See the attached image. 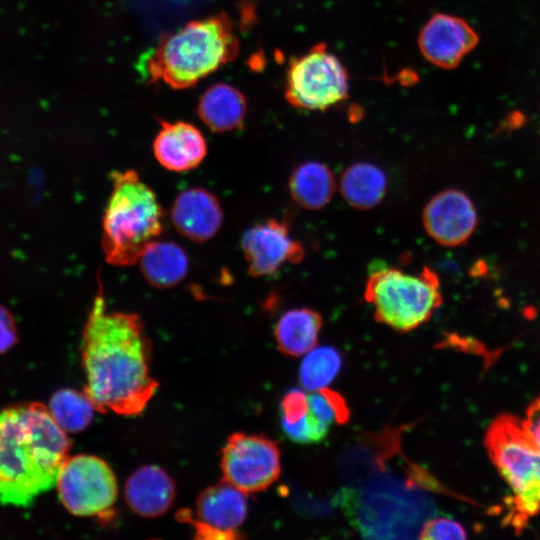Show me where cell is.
I'll return each mask as SVG.
<instances>
[{"label":"cell","instance_id":"obj_1","mask_svg":"<svg viewBox=\"0 0 540 540\" xmlns=\"http://www.w3.org/2000/svg\"><path fill=\"white\" fill-rule=\"evenodd\" d=\"M84 392L99 412L140 414L158 382L150 372L151 345L141 318L109 310L102 286L94 297L82 336Z\"/></svg>","mask_w":540,"mask_h":540},{"label":"cell","instance_id":"obj_2","mask_svg":"<svg viewBox=\"0 0 540 540\" xmlns=\"http://www.w3.org/2000/svg\"><path fill=\"white\" fill-rule=\"evenodd\" d=\"M70 440L40 404L0 412V504L28 506L56 485Z\"/></svg>","mask_w":540,"mask_h":540},{"label":"cell","instance_id":"obj_3","mask_svg":"<svg viewBox=\"0 0 540 540\" xmlns=\"http://www.w3.org/2000/svg\"><path fill=\"white\" fill-rule=\"evenodd\" d=\"M239 40L228 15L193 20L161 37L142 60L149 82L189 88L233 61Z\"/></svg>","mask_w":540,"mask_h":540},{"label":"cell","instance_id":"obj_4","mask_svg":"<svg viewBox=\"0 0 540 540\" xmlns=\"http://www.w3.org/2000/svg\"><path fill=\"white\" fill-rule=\"evenodd\" d=\"M111 180L102 218L101 247L107 263L130 266L160 235L163 212L155 192L136 171L113 172Z\"/></svg>","mask_w":540,"mask_h":540},{"label":"cell","instance_id":"obj_5","mask_svg":"<svg viewBox=\"0 0 540 540\" xmlns=\"http://www.w3.org/2000/svg\"><path fill=\"white\" fill-rule=\"evenodd\" d=\"M485 447L513 493L507 520L520 531L540 511V446L523 421L502 414L489 426Z\"/></svg>","mask_w":540,"mask_h":540},{"label":"cell","instance_id":"obj_6","mask_svg":"<svg viewBox=\"0 0 540 540\" xmlns=\"http://www.w3.org/2000/svg\"><path fill=\"white\" fill-rule=\"evenodd\" d=\"M364 299L374 318L397 332H410L426 323L442 304L439 281L429 268L418 274L377 266L366 281Z\"/></svg>","mask_w":540,"mask_h":540},{"label":"cell","instance_id":"obj_7","mask_svg":"<svg viewBox=\"0 0 540 540\" xmlns=\"http://www.w3.org/2000/svg\"><path fill=\"white\" fill-rule=\"evenodd\" d=\"M348 79L341 61L320 43L290 60L284 96L294 107L325 110L348 98Z\"/></svg>","mask_w":540,"mask_h":540},{"label":"cell","instance_id":"obj_8","mask_svg":"<svg viewBox=\"0 0 540 540\" xmlns=\"http://www.w3.org/2000/svg\"><path fill=\"white\" fill-rule=\"evenodd\" d=\"M55 486L63 506L76 516H107L117 501L116 476L108 463L94 455L67 457Z\"/></svg>","mask_w":540,"mask_h":540},{"label":"cell","instance_id":"obj_9","mask_svg":"<svg viewBox=\"0 0 540 540\" xmlns=\"http://www.w3.org/2000/svg\"><path fill=\"white\" fill-rule=\"evenodd\" d=\"M220 465L223 480L246 494L257 493L279 478L281 453L266 436L238 432L228 437Z\"/></svg>","mask_w":540,"mask_h":540},{"label":"cell","instance_id":"obj_10","mask_svg":"<svg viewBox=\"0 0 540 540\" xmlns=\"http://www.w3.org/2000/svg\"><path fill=\"white\" fill-rule=\"evenodd\" d=\"M246 495L222 480L198 496L195 517L187 511H181L180 516L191 523L198 538L234 539L247 516Z\"/></svg>","mask_w":540,"mask_h":540},{"label":"cell","instance_id":"obj_11","mask_svg":"<svg viewBox=\"0 0 540 540\" xmlns=\"http://www.w3.org/2000/svg\"><path fill=\"white\" fill-rule=\"evenodd\" d=\"M241 247L254 277L275 274L285 263H298L304 257L302 244L293 239L284 220L267 219L245 231Z\"/></svg>","mask_w":540,"mask_h":540},{"label":"cell","instance_id":"obj_12","mask_svg":"<svg viewBox=\"0 0 540 540\" xmlns=\"http://www.w3.org/2000/svg\"><path fill=\"white\" fill-rule=\"evenodd\" d=\"M422 221L428 235L437 243L458 246L473 233L477 215L465 193L447 189L430 199L423 210Z\"/></svg>","mask_w":540,"mask_h":540},{"label":"cell","instance_id":"obj_13","mask_svg":"<svg viewBox=\"0 0 540 540\" xmlns=\"http://www.w3.org/2000/svg\"><path fill=\"white\" fill-rule=\"evenodd\" d=\"M479 38L463 19L437 13L423 26L418 45L427 61L443 69L455 68Z\"/></svg>","mask_w":540,"mask_h":540},{"label":"cell","instance_id":"obj_14","mask_svg":"<svg viewBox=\"0 0 540 540\" xmlns=\"http://www.w3.org/2000/svg\"><path fill=\"white\" fill-rule=\"evenodd\" d=\"M152 150L162 167L173 172H185L202 163L207 154V142L192 123L162 121Z\"/></svg>","mask_w":540,"mask_h":540},{"label":"cell","instance_id":"obj_15","mask_svg":"<svg viewBox=\"0 0 540 540\" xmlns=\"http://www.w3.org/2000/svg\"><path fill=\"white\" fill-rule=\"evenodd\" d=\"M171 221L179 234L194 242L211 239L223 222V210L215 195L193 187L179 193L171 208Z\"/></svg>","mask_w":540,"mask_h":540},{"label":"cell","instance_id":"obj_16","mask_svg":"<svg viewBox=\"0 0 540 540\" xmlns=\"http://www.w3.org/2000/svg\"><path fill=\"white\" fill-rule=\"evenodd\" d=\"M124 494L132 511L142 517L153 518L164 514L171 507L175 497V485L162 468L147 465L130 475Z\"/></svg>","mask_w":540,"mask_h":540},{"label":"cell","instance_id":"obj_17","mask_svg":"<svg viewBox=\"0 0 540 540\" xmlns=\"http://www.w3.org/2000/svg\"><path fill=\"white\" fill-rule=\"evenodd\" d=\"M247 113V99L236 87L216 83L207 88L197 104L201 121L213 132L223 133L242 125Z\"/></svg>","mask_w":540,"mask_h":540},{"label":"cell","instance_id":"obj_18","mask_svg":"<svg viewBox=\"0 0 540 540\" xmlns=\"http://www.w3.org/2000/svg\"><path fill=\"white\" fill-rule=\"evenodd\" d=\"M323 325L322 316L311 308H294L278 319L274 336L278 350L286 356L299 357L312 350Z\"/></svg>","mask_w":540,"mask_h":540},{"label":"cell","instance_id":"obj_19","mask_svg":"<svg viewBox=\"0 0 540 540\" xmlns=\"http://www.w3.org/2000/svg\"><path fill=\"white\" fill-rule=\"evenodd\" d=\"M138 262L147 282L157 288H170L187 275L189 259L185 250L171 241H153Z\"/></svg>","mask_w":540,"mask_h":540},{"label":"cell","instance_id":"obj_20","mask_svg":"<svg viewBox=\"0 0 540 540\" xmlns=\"http://www.w3.org/2000/svg\"><path fill=\"white\" fill-rule=\"evenodd\" d=\"M387 191V177L375 164L358 162L348 166L340 179V192L345 201L359 210L374 208Z\"/></svg>","mask_w":540,"mask_h":540},{"label":"cell","instance_id":"obj_21","mask_svg":"<svg viewBox=\"0 0 540 540\" xmlns=\"http://www.w3.org/2000/svg\"><path fill=\"white\" fill-rule=\"evenodd\" d=\"M288 186L298 205L309 210H319L331 201L336 184L331 170L325 164L308 161L293 169Z\"/></svg>","mask_w":540,"mask_h":540},{"label":"cell","instance_id":"obj_22","mask_svg":"<svg viewBox=\"0 0 540 540\" xmlns=\"http://www.w3.org/2000/svg\"><path fill=\"white\" fill-rule=\"evenodd\" d=\"M48 409L57 424L69 432H78L88 427L97 411L84 391L69 388L57 391Z\"/></svg>","mask_w":540,"mask_h":540},{"label":"cell","instance_id":"obj_23","mask_svg":"<svg viewBox=\"0 0 540 540\" xmlns=\"http://www.w3.org/2000/svg\"><path fill=\"white\" fill-rule=\"evenodd\" d=\"M342 366L340 352L330 346L314 347L301 362L299 380L308 391L327 388L338 375Z\"/></svg>","mask_w":540,"mask_h":540},{"label":"cell","instance_id":"obj_24","mask_svg":"<svg viewBox=\"0 0 540 540\" xmlns=\"http://www.w3.org/2000/svg\"><path fill=\"white\" fill-rule=\"evenodd\" d=\"M419 538L423 540L466 539L467 534L459 522L446 517H438L422 525Z\"/></svg>","mask_w":540,"mask_h":540},{"label":"cell","instance_id":"obj_25","mask_svg":"<svg viewBox=\"0 0 540 540\" xmlns=\"http://www.w3.org/2000/svg\"><path fill=\"white\" fill-rule=\"evenodd\" d=\"M309 409L308 393L301 389L288 390L280 403L281 423L294 424L305 417Z\"/></svg>","mask_w":540,"mask_h":540},{"label":"cell","instance_id":"obj_26","mask_svg":"<svg viewBox=\"0 0 540 540\" xmlns=\"http://www.w3.org/2000/svg\"><path fill=\"white\" fill-rule=\"evenodd\" d=\"M16 341V328L12 315L0 306V353L9 349Z\"/></svg>","mask_w":540,"mask_h":540},{"label":"cell","instance_id":"obj_27","mask_svg":"<svg viewBox=\"0 0 540 540\" xmlns=\"http://www.w3.org/2000/svg\"><path fill=\"white\" fill-rule=\"evenodd\" d=\"M526 429L540 446V396L527 408L526 418L523 421Z\"/></svg>","mask_w":540,"mask_h":540}]
</instances>
